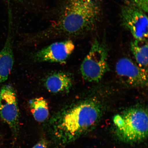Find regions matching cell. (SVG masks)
Returning a JSON list of instances; mask_svg holds the SVG:
<instances>
[{"label": "cell", "mask_w": 148, "mask_h": 148, "mask_svg": "<svg viewBox=\"0 0 148 148\" xmlns=\"http://www.w3.org/2000/svg\"><path fill=\"white\" fill-rule=\"evenodd\" d=\"M15 1H23V0H15Z\"/></svg>", "instance_id": "15"}, {"label": "cell", "mask_w": 148, "mask_h": 148, "mask_svg": "<svg viewBox=\"0 0 148 148\" xmlns=\"http://www.w3.org/2000/svg\"><path fill=\"white\" fill-rule=\"evenodd\" d=\"M102 110L97 102H83L51 118L50 129L53 140L61 145L74 141L96 125Z\"/></svg>", "instance_id": "2"}, {"label": "cell", "mask_w": 148, "mask_h": 148, "mask_svg": "<svg viewBox=\"0 0 148 148\" xmlns=\"http://www.w3.org/2000/svg\"><path fill=\"white\" fill-rule=\"evenodd\" d=\"M116 70L120 79L129 86L140 87L147 84V70L140 67L130 59H120L116 63Z\"/></svg>", "instance_id": "7"}, {"label": "cell", "mask_w": 148, "mask_h": 148, "mask_svg": "<svg viewBox=\"0 0 148 148\" xmlns=\"http://www.w3.org/2000/svg\"><path fill=\"white\" fill-rule=\"evenodd\" d=\"M101 15L100 7L95 0H64L51 25L34 33L33 39L38 43L86 34L96 28Z\"/></svg>", "instance_id": "1"}, {"label": "cell", "mask_w": 148, "mask_h": 148, "mask_svg": "<svg viewBox=\"0 0 148 148\" xmlns=\"http://www.w3.org/2000/svg\"><path fill=\"white\" fill-rule=\"evenodd\" d=\"M131 3L144 12H147L148 11V0H131Z\"/></svg>", "instance_id": "13"}, {"label": "cell", "mask_w": 148, "mask_h": 148, "mask_svg": "<svg viewBox=\"0 0 148 148\" xmlns=\"http://www.w3.org/2000/svg\"><path fill=\"white\" fill-rule=\"evenodd\" d=\"M108 69L106 48L104 44L96 38L81 65V75L88 82H98Z\"/></svg>", "instance_id": "4"}, {"label": "cell", "mask_w": 148, "mask_h": 148, "mask_svg": "<svg viewBox=\"0 0 148 148\" xmlns=\"http://www.w3.org/2000/svg\"><path fill=\"white\" fill-rule=\"evenodd\" d=\"M19 116L15 90L12 85H5L0 91V116L9 125L15 138L19 131Z\"/></svg>", "instance_id": "6"}, {"label": "cell", "mask_w": 148, "mask_h": 148, "mask_svg": "<svg viewBox=\"0 0 148 148\" xmlns=\"http://www.w3.org/2000/svg\"><path fill=\"white\" fill-rule=\"evenodd\" d=\"M148 113L140 106L131 107L114 116L115 134L119 140L128 143H137L148 136Z\"/></svg>", "instance_id": "3"}, {"label": "cell", "mask_w": 148, "mask_h": 148, "mask_svg": "<svg viewBox=\"0 0 148 148\" xmlns=\"http://www.w3.org/2000/svg\"><path fill=\"white\" fill-rule=\"evenodd\" d=\"M145 12L132 3H125L121 8L122 25L129 30L135 40H147L148 18Z\"/></svg>", "instance_id": "5"}, {"label": "cell", "mask_w": 148, "mask_h": 148, "mask_svg": "<svg viewBox=\"0 0 148 148\" xmlns=\"http://www.w3.org/2000/svg\"><path fill=\"white\" fill-rule=\"evenodd\" d=\"M48 143L47 140L42 139L40 140L32 148H47Z\"/></svg>", "instance_id": "14"}, {"label": "cell", "mask_w": 148, "mask_h": 148, "mask_svg": "<svg viewBox=\"0 0 148 148\" xmlns=\"http://www.w3.org/2000/svg\"><path fill=\"white\" fill-rule=\"evenodd\" d=\"M70 40L55 42L33 54L32 58L36 62L64 63L75 49Z\"/></svg>", "instance_id": "8"}, {"label": "cell", "mask_w": 148, "mask_h": 148, "mask_svg": "<svg viewBox=\"0 0 148 148\" xmlns=\"http://www.w3.org/2000/svg\"><path fill=\"white\" fill-rule=\"evenodd\" d=\"M8 36L2 49L0 52V86L8 79L14 62L13 51L12 16L9 15Z\"/></svg>", "instance_id": "9"}, {"label": "cell", "mask_w": 148, "mask_h": 148, "mask_svg": "<svg viewBox=\"0 0 148 148\" xmlns=\"http://www.w3.org/2000/svg\"><path fill=\"white\" fill-rule=\"evenodd\" d=\"M131 51L140 67L147 70L148 46L147 40H135L130 44Z\"/></svg>", "instance_id": "11"}, {"label": "cell", "mask_w": 148, "mask_h": 148, "mask_svg": "<svg viewBox=\"0 0 148 148\" xmlns=\"http://www.w3.org/2000/svg\"><path fill=\"white\" fill-rule=\"evenodd\" d=\"M72 84L71 78L63 73L51 74L46 78L45 81V86L47 89L53 93L69 92Z\"/></svg>", "instance_id": "10"}, {"label": "cell", "mask_w": 148, "mask_h": 148, "mask_svg": "<svg viewBox=\"0 0 148 148\" xmlns=\"http://www.w3.org/2000/svg\"><path fill=\"white\" fill-rule=\"evenodd\" d=\"M29 105L33 117L36 121L42 123L49 118V106L47 101L44 98H36L31 99L29 101Z\"/></svg>", "instance_id": "12"}]
</instances>
